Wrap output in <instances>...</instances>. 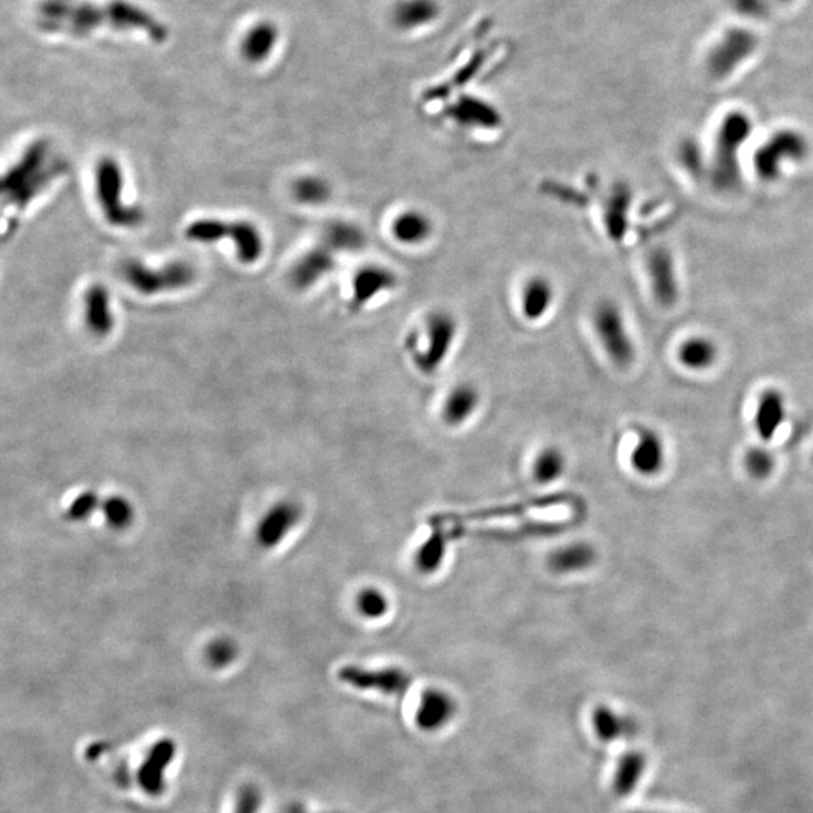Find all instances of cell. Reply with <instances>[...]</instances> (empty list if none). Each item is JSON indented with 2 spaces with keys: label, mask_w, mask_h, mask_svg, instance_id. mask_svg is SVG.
<instances>
[{
  "label": "cell",
  "mask_w": 813,
  "mask_h": 813,
  "mask_svg": "<svg viewBox=\"0 0 813 813\" xmlns=\"http://www.w3.org/2000/svg\"><path fill=\"white\" fill-rule=\"evenodd\" d=\"M41 22L50 31H68L71 34L85 35L95 26L110 25L122 29H144L157 41L166 38V29L153 17L122 2L101 8L91 4L70 5L67 0H49L41 7Z\"/></svg>",
  "instance_id": "1"
},
{
  "label": "cell",
  "mask_w": 813,
  "mask_h": 813,
  "mask_svg": "<svg viewBox=\"0 0 813 813\" xmlns=\"http://www.w3.org/2000/svg\"><path fill=\"white\" fill-rule=\"evenodd\" d=\"M64 163L53 156L49 144L35 142L23 154L22 159L5 174L4 199L23 208L34 201L35 196L50 186L62 174Z\"/></svg>",
  "instance_id": "2"
},
{
  "label": "cell",
  "mask_w": 813,
  "mask_h": 813,
  "mask_svg": "<svg viewBox=\"0 0 813 813\" xmlns=\"http://www.w3.org/2000/svg\"><path fill=\"white\" fill-rule=\"evenodd\" d=\"M749 115L740 110L729 112L720 124L710 178L719 192H734L741 184L740 150L752 134Z\"/></svg>",
  "instance_id": "3"
},
{
  "label": "cell",
  "mask_w": 813,
  "mask_h": 813,
  "mask_svg": "<svg viewBox=\"0 0 813 813\" xmlns=\"http://www.w3.org/2000/svg\"><path fill=\"white\" fill-rule=\"evenodd\" d=\"M95 187L98 204L110 225L118 228H134L144 220V213L134 205L124 202V174L112 157H104L95 169Z\"/></svg>",
  "instance_id": "4"
},
{
  "label": "cell",
  "mask_w": 813,
  "mask_h": 813,
  "mask_svg": "<svg viewBox=\"0 0 813 813\" xmlns=\"http://www.w3.org/2000/svg\"><path fill=\"white\" fill-rule=\"evenodd\" d=\"M186 237L195 243H216L231 238L237 247L238 258L244 264H253L264 253V238L250 222H223L216 219H202L190 223Z\"/></svg>",
  "instance_id": "5"
},
{
  "label": "cell",
  "mask_w": 813,
  "mask_h": 813,
  "mask_svg": "<svg viewBox=\"0 0 813 813\" xmlns=\"http://www.w3.org/2000/svg\"><path fill=\"white\" fill-rule=\"evenodd\" d=\"M457 320L445 311H433L424 318V323L413 330L410 339L424 341L425 347L413 351L415 362L422 372L433 374L445 362L457 338Z\"/></svg>",
  "instance_id": "6"
},
{
  "label": "cell",
  "mask_w": 813,
  "mask_h": 813,
  "mask_svg": "<svg viewBox=\"0 0 813 813\" xmlns=\"http://www.w3.org/2000/svg\"><path fill=\"white\" fill-rule=\"evenodd\" d=\"M122 276L131 288L145 296L183 290L195 281V270L186 262H172L165 267L151 268L131 259L122 265Z\"/></svg>",
  "instance_id": "7"
},
{
  "label": "cell",
  "mask_w": 813,
  "mask_h": 813,
  "mask_svg": "<svg viewBox=\"0 0 813 813\" xmlns=\"http://www.w3.org/2000/svg\"><path fill=\"white\" fill-rule=\"evenodd\" d=\"M809 154V142L800 131L780 130L774 133L753 156L756 175L764 181L779 180L788 162H801Z\"/></svg>",
  "instance_id": "8"
},
{
  "label": "cell",
  "mask_w": 813,
  "mask_h": 813,
  "mask_svg": "<svg viewBox=\"0 0 813 813\" xmlns=\"http://www.w3.org/2000/svg\"><path fill=\"white\" fill-rule=\"evenodd\" d=\"M592 324L595 335L610 360L621 368L630 366L636 357V351L618 305L609 300L598 303L592 314Z\"/></svg>",
  "instance_id": "9"
},
{
  "label": "cell",
  "mask_w": 813,
  "mask_h": 813,
  "mask_svg": "<svg viewBox=\"0 0 813 813\" xmlns=\"http://www.w3.org/2000/svg\"><path fill=\"white\" fill-rule=\"evenodd\" d=\"M758 37L749 29H729L707 58V70L713 79L731 76L747 58L755 53Z\"/></svg>",
  "instance_id": "10"
},
{
  "label": "cell",
  "mask_w": 813,
  "mask_h": 813,
  "mask_svg": "<svg viewBox=\"0 0 813 813\" xmlns=\"http://www.w3.org/2000/svg\"><path fill=\"white\" fill-rule=\"evenodd\" d=\"M339 680L357 690H374L383 695H404L412 684L409 673L399 667L368 670L363 667L345 666L339 670Z\"/></svg>",
  "instance_id": "11"
},
{
  "label": "cell",
  "mask_w": 813,
  "mask_h": 813,
  "mask_svg": "<svg viewBox=\"0 0 813 813\" xmlns=\"http://www.w3.org/2000/svg\"><path fill=\"white\" fill-rule=\"evenodd\" d=\"M389 232L399 246L418 249L433 238L434 222L421 208H404L390 220Z\"/></svg>",
  "instance_id": "12"
},
{
  "label": "cell",
  "mask_w": 813,
  "mask_h": 813,
  "mask_svg": "<svg viewBox=\"0 0 813 813\" xmlns=\"http://www.w3.org/2000/svg\"><path fill=\"white\" fill-rule=\"evenodd\" d=\"M398 287V278L390 268L383 265H365L357 271L353 279V302L354 309H363L369 303L384 297V294L392 293Z\"/></svg>",
  "instance_id": "13"
},
{
  "label": "cell",
  "mask_w": 813,
  "mask_h": 813,
  "mask_svg": "<svg viewBox=\"0 0 813 813\" xmlns=\"http://www.w3.org/2000/svg\"><path fill=\"white\" fill-rule=\"evenodd\" d=\"M646 267L655 300L661 306L675 305L680 296V285L676 278L675 262L669 250L664 247L652 250L646 261Z\"/></svg>",
  "instance_id": "14"
},
{
  "label": "cell",
  "mask_w": 813,
  "mask_h": 813,
  "mask_svg": "<svg viewBox=\"0 0 813 813\" xmlns=\"http://www.w3.org/2000/svg\"><path fill=\"white\" fill-rule=\"evenodd\" d=\"M175 753L177 746L169 738L154 744L138 774L139 785L145 794L159 797L165 791V773L169 764L174 761Z\"/></svg>",
  "instance_id": "15"
},
{
  "label": "cell",
  "mask_w": 813,
  "mask_h": 813,
  "mask_svg": "<svg viewBox=\"0 0 813 813\" xmlns=\"http://www.w3.org/2000/svg\"><path fill=\"white\" fill-rule=\"evenodd\" d=\"M556 291L546 276H530L520 291V311L524 320L538 323L544 320L555 306Z\"/></svg>",
  "instance_id": "16"
},
{
  "label": "cell",
  "mask_w": 813,
  "mask_h": 813,
  "mask_svg": "<svg viewBox=\"0 0 813 813\" xmlns=\"http://www.w3.org/2000/svg\"><path fill=\"white\" fill-rule=\"evenodd\" d=\"M335 267V252L326 244L315 247L294 265L291 281L299 290H308L329 275Z\"/></svg>",
  "instance_id": "17"
},
{
  "label": "cell",
  "mask_w": 813,
  "mask_h": 813,
  "mask_svg": "<svg viewBox=\"0 0 813 813\" xmlns=\"http://www.w3.org/2000/svg\"><path fill=\"white\" fill-rule=\"evenodd\" d=\"M455 714V702L440 689H427L422 695L416 723L422 731L434 732L451 722Z\"/></svg>",
  "instance_id": "18"
},
{
  "label": "cell",
  "mask_w": 813,
  "mask_h": 813,
  "mask_svg": "<svg viewBox=\"0 0 813 813\" xmlns=\"http://www.w3.org/2000/svg\"><path fill=\"white\" fill-rule=\"evenodd\" d=\"M300 509L294 503H279L271 509L258 527V541L265 549L278 546L279 542L296 526Z\"/></svg>",
  "instance_id": "19"
},
{
  "label": "cell",
  "mask_w": 813,
  "mask_h": 813,
  "mask_svg": "<svg viewBox=\"0 0 813 813\" xmlns=\"http://www.w3.org/2000/svg\"><path fill=\"white\" fill-rule=\"evenodd\" d=\"M83 318L89 332L95 336H107L112 332L115 318H113L112 303L106 288L101 285L89 288L83 297Z\"/></svg>",
  "instance_id": "20"
},
{
  "label": "cell",
  "mask_w": 813,
  "mask_h": 813,
  "mask_svg": "<svg viewBox=\"0 0 813 813\" xmlns=\"http://www.w3.org/2000/svg\"><path fill=\"white\" fill-rule=\"evenodd\" d=\"M437 0H399L392 10V22L401 31H415L439 16Z\"/></svg>",
  "instance_id": "21"
},
{
  "label": "cell",
  "mask_w": 813,
  "mask_h": 813,
  "mask_svg": "<svg viewBox=\"0 0 813 813\" xmlns=\"http://www.w3.org/2000/svg\"><path fill=\"white\" fill-rule=\"evenodd\" d=\"M597 561V552L588 542H571L559 547L549 558V567L558 574H573L588 570Z\"/></svg>",
  "instance_id": "22"
},
{
  "label": "cell",
  "mask_w": 813,
  "mask_h": 813,
  "mask_svg": "<svg viewBox=\"0 0 813 813\" xmlns=\"http://www.w3.org/2000/svg\"><path fill=\"white\" fill-rule=\"evenodd\" d=\"M785 421V399L777 390H765L758 401L755 425L759 436L771 440Z\"/></svg>",
  "instance_id": "23"
},
{
  "label": "cell",
  "mask_w": 813,
  "mask_h": 813,
  "mask_svg": "<svg viewBox=\"0 0 813 813\" xmlns=\"http://www.w3.org/2000/svg\"><path fill=\"white\" fill-rule=\"evenodd\" d=\"M565 502V496H550L542 497V499H533L526 503H517V505L499 506V508L485 509V511L469 512L464 515H439L433 518V523L443 524L446 521H463L473 520H487L493 517H511V515L524 514L529 508H544V506L559 505Z\"/></svg>",
  "instance_id": "24"
},
{
  "label": "cell",
  "mask_w": 813,
  "mask_h": 813,
  "mask_svg": "<svg viewBox=\"0 0 813 813\" xmlns=\"http://www.w3.org/2000/svg\"><path fill=\"white\" fill-rule=\"evenodd\" d=\"M479 392L473 384L461 383L449 393L443 407L446 424L460 425L466 422L478 409Z\"/></svg>",
  "instance_id": "25"
},
{
  "label": "cell",
  "mask_w": 813,
  "mask_h": 813,
  "mask_svg": "<svg viewBox=\"0 0 813 813\" xmlns=\"http://www.w3.org/2000/svg\"><path fill=\"white\" fill-rule=\"evenodd\" d=\"M631 463L640 475L651 476L660 472L664 463V449L660 437L652 431H642L639 442L631 454Z\"/></svg>",
  "instance_id": "26"
},
{
  "label": "cell",
  "mask_w": 813,
  "mask_h": 813,
  "mask_svg": "<svg viewBox=\"0 0 813 813\" xmlns=\"http://www.w3.org/2000/svg\"><path fill=\"white\" fill-rule=\"evenodd\" d=\"M366 234L359 225L350 222H335L324 231L327 247L338 253L360 252L366 246Z\"/></svg>",
  "instance_id": "27"
},
{
  "label": "cell",
  "mask_w": 813,
  "mask_h": 813,
  "mask_svg": "<svg viewBox=\"0 0 813 813\" xmlns=\"http://www.w3.org/2000/svg\"><path fill=\"white\" fill-rule=\"evenodd\" d=\"M592 717H594L592 723H594L595 734L604 743H613L619 738L631 737L637 732L634 720L625 719L610 708H597Z\"/></svg>",
  "instance_id": "28"
},
{
  "label": "cell",
  "mask_w": 813,
  "mask_h": 813,
  "mask_svg": "<svg viewBox=\"0 0 813 813\" xmlns=\"http://www.w3.org/2000/svg\"><path fill=\"white\" fill-rule=\"evenodd\" d=\"M646 768V756L637 750L625 753L616 768L613 791L619 797H627L639 785Z\"/></svg>",
  "instance_id": "29"
},
{
  "label": "cell",
  "mask_w": 813,
  "mask_h": 813,
  "mask_svg": "<svg viewBox=\"0 0 813 813\" xmlns=\"http://www.w3.org/2000/svg\"><path fill=\"white\" fill-rule=\"evenodd\" d=\"M631 207V192L624 184H619L610 193L606 205V225L613 240H621L628 226V211Z\"/></svg>",
  "instance_id": "30"
},
{
  "label": "cell",
  "mask_w": 813,
  "mask_h": 813,
  "mask_svg": "<svg viewBox=\"0 0 813 813\" xmlns=\"http://www.w3.org/2000/svg\"><path fill=\"white\" fill-rule=\"evenodd\" d=\"M446 552H448V536L437 526L433 533L425 539L424 544L416 552V568L422 574H434L443 562H445Z\"/></svg>",
  "instance_id": "31"
},
{
  "label": "cell",
  "mask_w": 813,
  "mask_h": 813,
  "mask_svg": "<svg viewBox=\"0 0 813 813\" xmlns=\"http://www.w3.org/2000/svg\"><path fill=\"white\" fill-rule=\"evenodd\" d=\"M719 351L711 339L695 336L687 339L678 351L681 363L693 371H704L716 363Z\"/></svg>",
  "instance_id": "32"
},
{
  "label": "cell",
  "mask_w": 813,
  "mask_h": 813,
  "mask_svg": "<svg viewBox=\"0 0 813 813\" xmlns=\"http://www.w3.org/2000/svg\"><path fill=\"white\" fill-rule=\"evenodd\" d=\"M278 32L268 23L256 26L247 34L243 44V53L249 61L258 62L267 58L268 53L275 47Z\"/></svg>",
  "instance_id": "33"
},
{
  "label": "cell",
  "mask_w": 813,
  "mask_h": 813,
  "mask_svg": "<svg viewBox=\"0 0 813 813\" xmlns=\"http://www.w3.org/2000/svg\"><path fill=\"white\" fill-rule=\"evenodd\" d=\"M294 196L303 205H323L332 198V186L321 177L300 178L294 184Z\"/></svg>",
  "instance_id": "34"
},
{
  "label": "cell",
  "mask_w": 813,
  "mask_h": 813,
  "mask_svg": "<svg viewBox=\"0 0 813 813\" xmlns=\"http://www.w3.org/2000/svg\"><path fill=\"white\" fill-rule=\"evenodd\" d=\"M565 470V457L558 448H547L536 457L533 475L539 484H550Z\"/></svg>",
  "instance_id": "35"
},
{
  "label": "cell",
  "mask_w": 813,
  "mask_h": 813,
  "mask_svg": "<svg viewBox=\"0 0 813 813\" xmlns=\"http://www.w3.org/2000/svg\"><path fill=\"white\" fill-rule=\"evenodd\" d=\"M356 607L366 619H380L389 612V600L377 588H365L357 594Z\"/></svg>",
  "instance_id": "36"
},
{
  "label": "cell",
  "mask_w": 813,
  "mask_h": 813,
  "mask_svg": "<svg viewBox=\"0 0 813 813\" xmlns=\"http://www.w3.org/2000/svg\"><path fill=\"white\" fill-rule=\"evenodd\" d=\"M678 159L684 169L693 177H701L704 174V153H702L701 145L695 139H686L681 142L680 148H678Z\"/></svg>",
  "instance_id": "37"
},
{
  "label": "cell",
  "mask_w": 813,
  "mask_h": 813,
  "mask_svg": "<svg viewBox=\"0 0 813 813\" xmlns=\"http://www.w3.org/2000/svg\"><path fill=\"white\" fill-rule=\"evenodd\" d=\"M104 515L110 526L124 529L133 520V508L124 497H110L103 506Z\"/></svg>",
  "instance_id": "38"
},
{
  "label": "cell",
  "mask_w": 813,
  "mask_h": 813,
  "mask_svg": "<svg viewBox=\"0 0 813 813\" xmlns=\"http://www.w3.org/2000/svg\"><path fill=\"white\" fill-rule=\"evenodd\" d=\"M746 467L753 478L764 479L773 472L774 460L764 449H752L746 455Z\"/></svg>",
  "instance_id": "39"
},
{
  "label": "cell",
  "mask_w": 813,
  "mask_h": 813,
  "mask_svg": "<svg viewBox=\"0 0 813 813\" xmlns=\"http://www.w3.org/2000/svg\"><path fill=\"white\" fill-rule=\"evenodd\" d=\"M98 496L92 491L80 494L67 511V517L73 521L86 520L97 509Z\"/></svg>",
  "instance_id": "40"
},
{
  "label": "cell",
  "mask_w": 813,
  "mask_h": 813,
  "mask_svg": "<svg viewBox=\"0 0 813 813\" xmlns=\"http://www.w3.org/2000/svg\"><path fill=\"white\" fill-rule=\"evenodd\" d=\"M731 5L737 13L749 19H764L770 11L767 0H731Z\"/></svg>",
  "instance_id": "41"
},
{
  "label": "cell",
  "mask_w": 813,
  "mask_h": 813,
  "mask_svg": "<svg viewBox=\"0 0 813 813\" xmlns=\"http://www.w3.org/2000/svg\"><path fill=\"white\" fill-rule=\"evenodd\" d=\"M259 806H261V795H259L258 789L253 786H244L238 792L234 813H258Z\"/></svg>",
  "instance_id": "42"
},
{
  "label": "cell",
  "mask_w": 813,
  "mask_h": 813,
  "mask_svg": "<svg viewBox=\"0 0 813 813\" xmlns=\"http://www.w3.org/2000/svg\"><path fill=\"white\" fill-rule=\"evenodd\" d=\"M235 657V646L228 640H217L208 648V660L214 666H226Z\"/></svg>",
  "instance_id": "43"
},
{
  "label": "cell",
  "mask_w": 813,
  "mask_h": 813,
  "mask_svg": "<svg viewBox=\"0 0 813 813\" xmlns=\"http://www.w3.org/2000/svg\"><path fill=\"white\" fill-rule=\"evenodd\" d=\"M780 4H789L791 0H779Z\"/></svg>",
  "instance_id": "44"
},
{
  "label": "cell",
  "mask_w": 813,
  "mask_h": 813,
  "mask_svg": "<svg viewBox=\"0 0 813 813\" xmlns=\"http://www.w3.org/2000/svg\"><path fill=\"white\" fill-rule=\"evenodd\" d=\"M636 813H651V812H636Z\"/></svg>",
  "instance_id": "45"
}]
</instances>
